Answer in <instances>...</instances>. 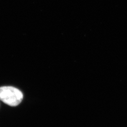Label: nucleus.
I'll list each match as a JSON object with an SVG mask.
<instances>
[{
    "instance_id": "1",
    "label": "nucleus",
    "mask_w": 127,
    "mask_h": 127,
    "mask_svg": "<svg viewBox=\"0 0 127 127\" xmlns=\"http://www.w3.org/2000/svg\"><path fill=\"white\" fill-rule=\"evenodd\" d=\"M22 92L11 86L0 87V100L11 106H16L23 100Z\"/></svg>"
}]
</instances>
